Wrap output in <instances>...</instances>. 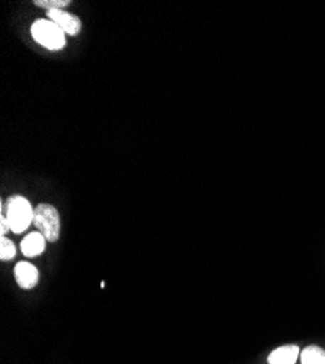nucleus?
Returning <instances> with one entry per match:
<instances>
[{
	"label": "nucleus",
	"mask_w": 325,
	"mask_h": 364,
	"mask_svg": "<svg viewBox=\"0 0 325 364\" xmlns=\"http://www.w3.org/2000/svg\"><path fill=\"white\" fill-rule=\"evenodd\" d=\"M5 216L9 222L11 232L19 235L34 222V208L25 197L11 196L5 203Z\"/></svg>",
	"instance_id": "f257e3e1"
},
{
	"label": "nucleus",
	"mask_w": 325,
	"mask_h": 364,
	"mask_svg": "<svg viewBox=\"0 0 325 364\" xmlns=\"http://www.w3.org/2000/svg\"><path fill=\"white\" fill-rule=\"evenodd\" d=\"M31 36L36 43L50 51L66 47V34L50 19H37L31 25Z\"/></svg>",
	"instance_id": "f03ea898"
},
{
	"label": "nucleus",
	"mask_w": 325,
	"mask_h": 364,
	"mask_svg": "<svg viewBox=\"0 0 325 364\" xmlns=\"http://www.w3.org/2000/svg\"><path fill=\"white\" fill-rule=\"evenodd\" d=\"M34 225L48 242H57L60 236V215L55 207L41 203L34 208Z\"/></svg>",
	"instance_id": "7ed1b4c3"
},
{
	"label": "nucleus",
	"mask_w": 325,
	"mask_h": 364,
	"mask_svg": "<svg viewBox=\"0 0 325 364\" xmlns=\"http://www.w3.org/2000/svg\"><path fill=\"white\" fill-rule=\"evenodd\" d=\"M47 16L50 18V21H53L58 28L66 36H78L82 29V22L78 16L68 14L63 9H55V11H48Z\"/></svg>",
	"instance_id": "20e7f679"
},
{
	"label": "nucleus",
	"mask_w": 325,
	"mask_h": 364,
	"mask_svg": "<svg viewBox=\"0 0 325 364\" xmlns=\"http://www.w3.org/2000/svg\"><path fill=\"white\" fill-rule=\"evenodd\" d=\"M38 279H40L38 269L31 262L22 261L15 265V280L21 289L23 290L34 289L38 283Z\"/></svg>",
	"instance_id": "39448f33"
},
{
	"label": "nucleus",
	"mask_w": 325,
	"mask_h": 364,
	"mask_svg": "<svg viewBox=\"0 0 325 364\" xmlns=\"http://www.w3.org/2000/svg\"><path fill=\"white\" fill-rule=\"evenodd\" d=\"M47 239L41 232H31L28 233L21 242V251L25 257L34 258L44 252Z\"/></svg>",
	"instance_id": "423d86ee"
},
{
	"label": "nucleus",
	"mask_w": 325,
	"mask_h": 364,
	"mask_svg": "<svg viewBox=\"0 0 325 364\" xmlns=\"http://www.w3.org/2000/svg\"><path fill=\"white\" fill-rule=\"evenodd\" d=\"M299 354H301V350L298 346L294 344L282 346L269 354L267 363L269 364H294Z\"/></svg>",
	"instance_id": "0eeeda50"
},
{
	"label": "nucleus",
	"mask_w": 325,
	"mask_h": 364,
	"mask_svg": "<svg viewBox=\"0 0 325 364\" xmlns=\"http://www.w3.org/2000/svg\"><path fill=\"white\" fill-rule=\"evenodd\" d=\"M302 364H325V351L318 346H308L301 351Z\"/></svg>",
	"instance_id": "6e6552de"
},
{
	"label": "nucleus",
	"mask_w": 325,
	"mask_h": 364,
	"mask_svg": "<svg viewBox=\"0 0 325 364\" xmlns=\"http://www.w3.org/2000/svg\"><path fill=\"white\" fill-rule=\"evenodd\" d=\"M15 255H16V248L14 245V242L9 240L6 236L0 237V259L9 261L15 258Z\"/></svg>",
	"instance_id": "1a4fd4ad"
},
{
	"label": "nucleus",
	"mask_w": 325,
	"mask_h": 364,
	"mask_svg": "<svg viewBox=\"0 0 325 364\" xmlns=\"http://www.w3.org/2000/svg\"><path fill=\"white\" fill-rule=\"evenodd\" d=\"M34 5H37L38 8H44L47 11H55L69 6L70 0H36Z\"/></svg>",
	"instance_id": "9d476101"
},
{
	"label": "nucleus",
	"mask_w": 325,
	"mask_h": 364,
	"mask_svg": "<svg viewBox=\"0 0 325 364\" xmlns=\"http://www.w3.org/2000/svg\"><path fill=\"white\" fill-rule=\"evenodd\" d=\"M0 233H2V236H5L9 230H11V226H9V222H8V219H6V216L5 215H2L0 216Z\"/></svg>",
	"instance_id": "9b49d317"
}]
</instances>
